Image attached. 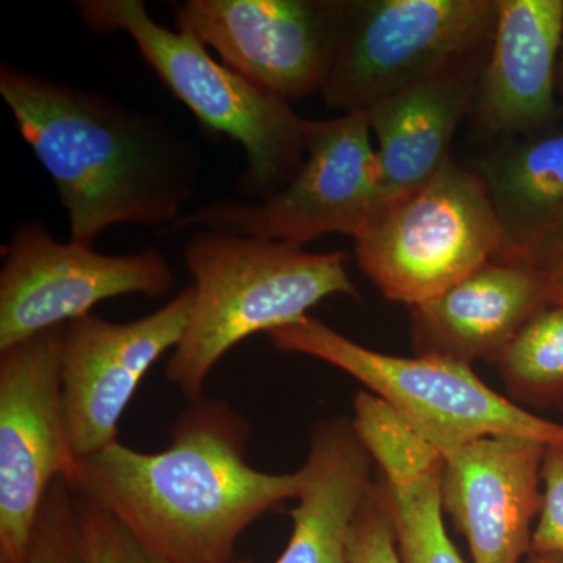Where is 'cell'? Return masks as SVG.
Segmentation results:
<instances>
[{"label": "cell", "instance_id": "obj_1", "mask_svg": "<svg viewBox=\"0 0 563 563\" xmlns=\"http://www.w3.org/2000/svg\"><path fill=\"white\" fill-rule=\"evenodd\" d=\"M251 426L222 399L201 396L174 422L161 453L114 442L77 459L70 487L101 506L168 563H232L240 537L274 507L298 499L302 474L247 462Z\"/></svg>", "mask_w": 563, "mask_h": 563}, {"label": "cell", "instance_id": "obj_2", "mask_svg": "<svg viewBox=\"0 0 563 563\" xmlns=\"http://www.w3.org/2000/svg\"><path fill=\"white\" fill-rule=\"evenodd\" d=\"M0 95L68 211L70 242L118 224L169 229L195 195L198 155L155 118L3 65Z\"/></svg>", "mask_w": 563, "mask_h": 563}, {"label": "cell", "instance_id": "obj_3", "mask_svg": "<svg viewBox=\"0 0 563 563\" xmlns=\"http://www.w3.org/2000/svg\"><path fill=\"white\" fill-rule=\"evenodd\" d=\"M344 252L199 232L185 250L192 303L166 379L188 401L203 396L211 369L255 333L302 320L332 296L358 298Z\"/></svg>", "mask_w": 563, "mask_h": 563}, {"label": "cell", "instance_id": "obj_4", "mask_svg": "<svg viewBox=\"0 0 563 563\" xmlns=\"http://www.w3.org/2000/svg\"><path fill=\"white\" fill-rule=\"evenodd\" d=\"M77 10L91 31L128 33L143 60L203 128L243 147V192L263 201L295 179L306 161L312 121L299 117L290 102L214 60L191 33L163 27L141 0H81Z\"/></svg>", "mask_w": 563, "mask_h": 563}, {"label": "cell", "instance_id": "obj_5", "mask_svg": "<svg viewBox=\"0 0 563 563\" xmlns=\"http://www.w3.org/2000/svg\"><path fill=\"white\" fill-rule=\"evenodd\" d=\"M266 336L277 351L309 355L350 374L443 459L485 437L520 435L548 446L563 444L561 422L492 390L472 365L368 350L310 314Z\"/></svg>", "mask_w": 563, "mask_h": 563}, {"label": "cell", "instance_id": "obj_6", "mask_svg": "<svg viewBox=\"0 0 563 563\" xmlns=\"http://www.w3.org/2000/svg\"><path fill=\"white\" fill-rule=\"evenodd\" d=\"M363 274L413 309L496 261L501 231L483 180L453 161L354 239Z\"/></svg>", "mask_w": 563, "mask_h": 563}, {"label": "cell", "instance_id": "obj_7", "mask_svg": "<svg viewBox=\"0 0 563 563\" xmlns=\"http://www.w3.org/2000/svg\"><path fill=\"white\" fill-rule=\"evenodd\" d=\"M390 203L366 113L312 121L306 161L295 179L255 203H207L166 231L203 228L302 247L331 233L357 239Z\"/></svg>", "mask_w": 563, "mask_h": 563}, {"label": "cell", "instance_id": "obj_8", "mask_svg": "<svg viewBox=\"0 0 563 563\" xmlns=\"http://www.w3.org/2000/svg\"><path fill=\"white\" fill-rule=\"evenodd\" d=\"M499 0H346L321 95L365 113L407 85L490 46Z\"/></svg>", "mask_w": 563, "mask_h": 563}, {"label": "cell", "instance_id": "obj_9", "mask_svg": "<svg viewBox=\"0 0 563 563\" xmlns=\"http://www.w3.org/2000/svg\"><path fill=\"white\" fill-rule=\"evenodd\" d=\"M65 325L0 351V563H27L41 507L77 457L63 407Z\"/></svg>", "mask_w": 563, "mask_h": 563}, {"label": "cell", "instance_id": "obj_10", "mask_svg": "<svg viewBox=\"0 0 563 563\" xmlns=\"http://www.w3.org/2000/svg\"><path fill=\"white\" fill-rule=\"evenodd\" d=\"M173 282L158 251L101 254L85 244L55 242L43 222H22L3 251L0 351L87 317L106 299L166 295Z\"/></svg>", "mask_w": 563, "mask_h": 563}, {"label": "cell", "instance_id": "obj_11", "mask_svg": "<svg viewBox=\"0 0 563 563\" xmlns=\"http://www.w3.org/2000/svg\"><path fill=\"white\" fill-rule=\"evenodd\" d=\"M346 0H187L176 7L222 63L290 102L321 92L331 73Z\"/></svg>", "mask_w": 563, "mask_h": 563}, {"label": "cell", "instance_id": "obj_12", "mask_svg": "<svg viewBox=\"0 0 563 563\" xmlns=\"http://www.w3.org/2000/svg\"><path fill=\"white\" fill-rule=\"evenodd\" d=\"M192 287L157 312L113 322L98 314L65 325L63 407L77 459L118 442V426L141 380L165 352L176 350L187 328Z\"/></svg>", "mask_w": 563, "mask_h": 563}, {"label": "cell", "instance_id": "obj_13", "mask_svg": "<svg viewBox=\"0 0 563 563\" xmlns=\"http://www.w3.org/2000/svg\"><path fill=\"white\" fill-rule=\"evenodd\" d=\"M547 446L528 437H485L444 459V514L473 563H521L531 554Z\"/></svg>", "mask_w": 563, "mask_h": 563}, {"label": "cell", "instance_id": "obj_14", "mask_svg": "<svg viewBox=\"0 0 563 563\" xmlns=\"http://www.w3.org/2000/svg\"><path fill=\"white\" fill-rule=\"evenodd\" d=\"M550 306L542 269L485 263L432 301L410 309L415 354L498 365L533 318Z\"/></svg>", "mask_w": 563, "mask_h": 563}, {"label": "cell", "instance_id": "obj_15", "mask_svg": "<svg viewBox=\"0 0 563 563\" xmlns=\"http://www.w3.org/2000/svg\"><path fill=\"white\" fill-rule=\"evenodd\" d=\"M562 36L563 0H499L474 102L485 135L521 139L553 125Z\"/></svg>", "mask_w": 563, "mask_h": 563}, {"label": "cell", "instance_id": "obj_16", "mask_svg": "<svg viewBox=\"0 0 563 563\" xmlns=\"http://www.w3.org/2000/svg\"><path fill=\"white\" fill-rule=\"evenodd\" d=\"M490 46L391 92L365 111L390 203L428 184L451 162L455 132L476 102Z\"/></svg>", "mask_w": 563, "mask_h": 563}, {"label": "cell", "instance_id": "obj_17", "mask_svg": "<svg viewBox=\"0 0 563 563\" xmlns=\"http://www.w3.org/2000/svg\"><path fill=\"white\" fill-rule=\"evenodd\" d=\"M387 496L401 563H465L444 525V459L379 398L362 390L351 418Z\"/></svg>", "mask_w": 563, "mask_h": 563}, {"label": "cell", "instance_id": "obj_18", "mask_svg": "<svg viewBox=\"0 0 563 563\" xmlns=\"http://www.w3.org/2000/svg\"><path fill=\"white\" fill-rule=\"evenodd\" d=\"M374 470L350 418L318 421L299 468L290 540L274 563H350L352 526L376 481Z\"/></svg>", "mask_w": 563, "mask_h": 563}, {"label": "cell", "instance_id": "obj_19", "mask_svg": "<svg viewBox=\"0 0 563 563\" xmlns=\"http://www.w3.org/2000/svg\"><path fill=\"white\" fill-rule=\"evenodd\" d=\"M476 173L501 231L495 262L542 269L563 243V131L499 140Z\"/></svg>", "mask_w": 563, "mask_h": 563}, {"label": "cell", "instance_id": "obj_20", "mask_svg": "<svg viewBox=\"0 0 563 563\" xmlns=\"http://www.w3.org/2000/svg\"><path fill=\"white\" fill-rule=\"evenodd\" d=\"M498 366L510 401L563 412V303L533 318Z\"/></svg>", "mask_w": 563, "mask_h": 563}, {"label": "cell", "instance_id": "obj_21", "mask_svg": "<svg viewBox=\"0 0 563 563\" xmlns=\"http://www.w3.org/2000/svg\"><path fill=\"white\" fill-rule=\"evenodd\" d=\"M27 563H84L79 543V506L68 481L52 485L33 531Z\"/></svg>", "mask_w": 563, "mask_h": 563}, {"label": "cell", "instance_id": "obj_22", "mask_svg": "<svg viewBox=\"0 0 563 563\" xmlns=\"http://www.w3.org/2000/svg\"><path fill=\"white\" fill-rule=\"evenodd\" d=\"M76 495L81 562L168 563L150 553L113 515L79 493Z\"/></svg>", "mask_w": 563, "mask_h": 563}, {"label": "cell", "instance_id": "obj_23", "mask_svg": "<svg viewBox=\"0 0 563 563\" xmlns=\"http://www.w3.org/2000/svg\"><path fill=\"white\" fill-rule=\"evenodd\" d=\"M350 563H401L379 477L355 517L350 539Z\"/></svg>", "mask_w": 563, "mask_h": 563}, {"label": "cell", "instance_id": "obj_24", "mask_svg": "<svg viewBox=\"0 0 563 563\" xmlns=\"http://www.w3.org/2000/svg\"><path fill=\"white\" fill-rule=\"evenodd\" d=\"M542 493L531 553L563 555V444H551L544 450Z\"/></svg>", "mask_w": 563, "mask_h": 563}, {"label": "cell", "instance_id": "obj_25", "mask_svg": "<svg viewBox=\"0 0 563 563\" xmlns=\"http://www.w3.org/2000/svg\"><path fill=\"white\" fill-rule=\"evenodd\" d=\"M542 272L548 282L551 301L563 303V243L544 263Z\"/></svg>", "mask_w": 563, "mask_h": 563}, {"label": "cell", "instance_id": "obj_26", "mask_svg": "<svg viewBox=\"0 0 563 563\" xmlns=\"http://www.w3.org/2000/svg\"><path fill=\"white\" fill-rule=\"evenodd\" d=\"M526 563H563V555L531 553L526 559Z\"/></svg>", "mask_w": 563, "mask_h": 563}, {"label": "cell", "instance_id": "obj_27", "mask_svg": "<svg viewBox=\"0 0 563 563\" xmlns=\"http://www.w3.org/2000/svg\"><path fill=\"white\" fill-rule=\"evenodd\" d=\"M558 80H561V84H563V44H562L561 58H559Z\"/></svg>", "mask_w": 563, "mask_h": 563}]
</instances>
